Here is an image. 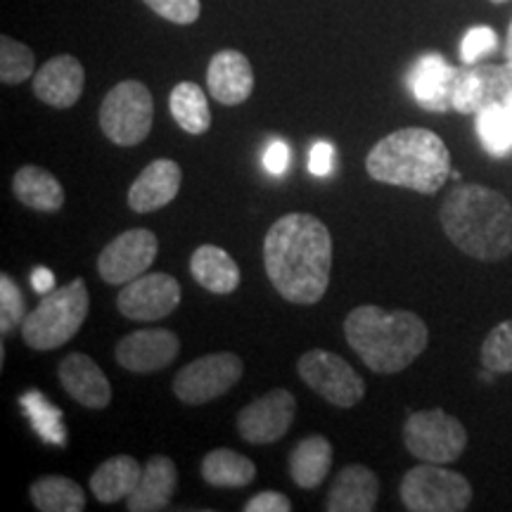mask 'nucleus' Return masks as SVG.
Wrapping results in <instances>:
<instances>
[{
  "instance_id": "f257e3e1",
  "label": "nucleus",
  "mask_w": 512,
  "mask_h": 512,
  "mask_svg": "<svg viewBox=\"0 0 512 512\" xmlns=\"http://www.w3.org/2000/svg\"><path fill=\"white\" fill-rule=\"evenodd\" d=\"M264 268L280 297L311 306L325 297L332 273V235L313 214L280 216L264 238Z\"/></svg>"
},
{
  "instance_id": "f03ea898",
  "label": "nucleus",
  "mask_w": 512,
  "mask_h": 512,
  "mask_svg": "<svg viewBox=\"0 0 512 512\" xmlns=\"http://www.w3.org/2000/svg\"><path fill=\"white\" fill-rule=\"evenodd\" d=\"M446 238L477 261H501L512 254V204L486 185H458L439 211Z\"/></svg>"
},
{
  "instance_id": "7ed1b4c3",
  "label": "nucleus",
  "mask_w": 512,
  "mask_h": 512,
  "mask_svg": "<svg viewBox=\"0 0 512 512\" xmlns=\"http://www.w3.org/2000/svg\"><path fill=\"white\" fill-rule=\"evenodd\" d=\"M344 337L377 375H396L406 370L430 344L425 320L413 311H387L380 306H356L344 320Z\"/></svg>"
},
{
  "instance_id": "20e7f679",
  "label": "nucleus",
  "mask_w": 512,
  "mask_h": 512,
  "mask_svg": "<svg viewBox=\"0 0 512 512\" xmlns=\"http://www.w3.org/2000/svg\"><path fill=\"white\" fill-rule=\"evenodd\" d=\"M366 171L377 183L434 195L451 176V152L430 128H399L377 140L366 157Z\"/></svg>"
},
{
  "instance_id": "39448f33",
  "label": "nucleus",
  "mask_w": 512,
  "mask_h": 512,
  "mask_svg": "<svg viewBox=\"0 0 512 512\" xmlns=\"http://www.w3.org/2000/svg\"><path fill=\"white\" fill-rule=\"evenodd\" d=\"M91 309L86 280L74 278L64 287L43 294L34 311L22 323V339L34 351H53L72 342L83 328Z\"/></svg>"
},
{
  "instance_id": "423d86ee",
  "label": "nucleus",
  "mask_w": 512,
  "mask_h": 512,
  "mask_svg": "<svg viewBox=\"0 0 512 512\" xmlns=\"http://www.w3.org/2000/svg\"><path fill=\"white\" fill-rule=\"evenodd\" d=\"M155 100L143 81H121L100 105V128L114 145L133 147L150 136Z\"/></svg>"
},
{
  "instance_id": "0eeeda50",
  "label": "nucleus",
  "mask_w": 512,
  "mask_h": 512,
  "mask_svg": "<svg viewBox=\"0 0 512 512\" xmlns=\"http://www.w3.org/2000/svg\"><path fill=\"white\" fill-rule=\"evenodd\" d=\"M399 494L411 512H463L472 503V484L456 470L425 463L403 475Z\"/></svg>"
},
{
  "instance_id": "6e6552de",
  "label": "nucleus",
  "mask_w": 512,
  "mask_h": 512,
  "mask_svg": "<svg viewBox=\"0 0 512 512\" xmlns=\"http://www.w3.org/2000/svg\"><path fill=\"white\" fill-rule=\"evenodd\" d=\"M403 444L422 463L448 465L463 456L467 446L465 425L441 408L408 415L403 425Z\"/></svg>"
},
{
  "instance_id": "1a4fd4ad",
  "label": "nucleus",
  "mask_w": 512,
  "mask_h": 512,
  "mask_svg": "<svg viewBox=\"0 0 512 512\" xmlns=\"http://www.w3.org/2000/svg\"><path fill=\"white\" fill-rule=\"evenodd\" d=\"M242 373H245V363L238 354L216 351V354L195 358L178 370L174 377V394L188 406H204L228 394L242 380Z\"/></svg>"
},
{
  "instance_id": "9d476101",
  "label": "nucleus",
  "mask_w": 512,
  "mask_h": 512,
  "mask_svg": "<svg viewBox=\"0 0 512 512\" xmlns=\"http://www.w3.org/2000/svg\"><path fill=\"white\" fill-rule=\"evenodd\" d=\"M297 373L313 392L337 408H354L366 396V380L332 351H306L297 361Z\"/></svg>"
},
{
  "instance_id": "9b49d317",
  "label": "nucleus",
  "mask_w": 512,
  "mask_h": 512,
  "mask_svg": "<svg viewBox=\"0 0 512 512\" xmlns=\"http://www.w3.org/2000/svg\"><path fill=\"white\" fill-rule=\"evenodd\" d=\"M159 240L152 230L131 228L114 238L98 256V273L107 285H126L155 264Z\"/></svg>"
},
{
  "instance_id": "f8f14e48",
  "label": "nucleus",
  "mask_w": 512,
  "mask_h": 512,
  "mask_svg": "<svg viewBox=\"0 0 512 512\" xmlns=\"http://www.w3.org/2000/svg\"><path fill=\"white\" fill-rule=\"evenodd\" d=\"M181 283L169 273H143L121 285L117 309L128 320L152 323L171 316L181 304Z\"/></svg>"
},
{
  "instance_id": "ddd939ff",
  "label": "nucleus",
  "mask_w": 512,
  "mask_h": 512,
  "mask_svg": "<svg viewBox=\"0 0 512 512\" xmlns=\"http://www.w3.org/2000/svg\"><path fill=\"white\" fill-rule=\"evenodd\" d=\"M512 98V60L505 64H465L458 69L453 110L458 114H477L479 110Z\"/></svg>"
},
{
  "instance_id": "4468645a",
  "label": "nucleus",
  "mask_w": 512,
  "mask_h": 512,
  "mask_svg": "<svg viewBox=\"0 0 512 512\" xmlns=\"http://www.w3.org/2000/svg\"><path fill=\"white\" fill-rule=\"evenodd\" d=\"M294 415H297V401L287 389H271L238 413L235 427L240 437L254 446L275 444L290 432Z\"/></svg>"
},
{
  "instance_id": "2eb2a0df",
  "label": "nucleus",
  "mask_w": 512,
  "mask_h": 512,
  "mask_svg": "<svg viewBox=\"0 0 512 512\" xmlns=\"http://www.w3.org/2000/svg\"><path fill=\"white\" fill-rule=\"evenodd\" d=\"M181 351V339L176 332L164 328H147L128 332L119 339L114 358L128 373L150 375L169 368Z\"/></svg>"
},
{
  "instance_id": "dca6fc26",
  "label": "nucleus",
  "mask_w": 512,
  "mask_h": 512,
  "mask_svg": "<svg viewBox=\"0 0 512 512\" xmlns=\"http://www.w3.org/2000/svg\"><path fill=\"white\" fill-rule=\"evenodd\" d=\"M458 69L448 64L444 55L427 53L413 62L408 69L406 83L415 102L427 112L453 110V91H456Z\"/></svg>"
},
{
  "instance_id": "f3484780",
  "label": "nucleus",
  "mask_w": 512,
  "mask_h": 512,
  "mask_svg": "<svg viewBox=\"0 0 512 512\" xmlns=\"http://www.w3.org/2000/svg\"><path fill=\"white\" fill-rule=\"evenodd\" d=\"M62 389L83 408L102 411L112 403V384L107 380L105 370L86 354H69L62 358L57 368Z\"/></svg>"
},
{
  "instance_id": "a211bd4d",
  "label": "nucleus",
  "mask_w": 512,
  "mask_h": 512,
  "mask_svg": "<svg viewBox=\"0 0 512 512\" xmlns=\"http://www.w3.org/2000/svg\"><path fill=\"white\" fill-rule=\"evenodd\" d=\"M183 171L174 159H155L140 171L136 181L128 188V207L136 214H152V211L166 207L176 200L181 192Z\"/></svg>"
},
{
  "instance_id": "6ab92c4d",
  "label": "nucleus",
  "mask_w": 512,
  "mask_h": 512,
  "mask_svg": "<svg viewBox=\"0 0 512 512\" xmlns=\"http://www.w3.org/2000/svg\"><path fill=\"white\" fill-rule=\"evenodd\" d=\"M86 72L74 55H57L34 74V95L55 110H69L79 102Z\"/></svg>"
},
{
  "instance_id": "aec40b11",
  "label": "nucleus",
  "mask_w": 512,
  "mask_h": 512,
  "mask_svg": "<svg viewBox=\"0 0 512 512\" xmlns=\"http://www.w3.org/2000/svg\"><path fill=\"white\" fill-rule=\"evenodd\" d=\"M207 88L211 98L226 107L242 105L254 91V69L240 50H219L209 60Z\"/></svg>"
},
{
  "instance_id": "412c9836",
  "label": "nucleus",
  "mask_w": 512,
  "mask_h": 512,
  "mask_svg": "<svg viewBox=\"0 0 512 512\" xmlns=\"http://www.w3.org/2000/svg\"><path fill=\"white\" fill-rule=\"evenodd\" d=\"M380 498V479L366 465H349L332 482L325 510L328 512H373Z\"/></svg>"
},
{
  "instance_id": "4be33fe9",
  "label": "nucleus",
  "mask_w": 512,
  "mask_h": 512,
  "mask_svg": "<svg viewBox=\"0 0 512 512\" xmlns=\"http://www.w3.org/2000/svg\"><path fill=\"white\" fill-rule=\"evenodd\" d=\"M178 470L169 456H152L143 465V477L126 498L128 512H157L169 508L176 494Z\"/></svg>"
},
{
  "instance_id": "5701e85b",
  "label": "nucleus",
  "mask_w": 512,
  "mask_h": 512,
  "mask_svg": "<svg viewBox=\"0 0 512 512\" xmlns=\"http://www.w3.org/2000/svg\"><path fill=\"white\" fill-rule=\"evenodd\" d=\"M190 273L195 283L211 294H233L242 280L233 256L216 245H202L192 252Z\"/></svg>"
},
{
  "instance_id": "b1692460",
  "label": "nucleus",
  "mask_w": 512,
  "mask_h": 512,
  "mask_svg": "<svg viewBox=\"0 0 512 512\" xmlns=\"http://www.w3.org/2000/svg\"><path fill=\"white\" fill-rule=\"evenodd\" d=\"M12 192L24 207L41 211V214H55L64 207L62 183L41 166H22L12 178Z\"/></svg>"
},
{
  "instance_id": "393cba45",
  "label": "nucleus",
  "mask_w": 512,
  "mask_h": 512,
  "mask_svg": "<svg viewBox=\"0 0 512 512\" xmlns=\"http://www.w3.org/2000/svg\"><path fill=\"white\" fill-rule=\"evenodd\" d=\"M140 477H143V465L133 456H114L98 465L91 475V491L100 503L112 505L124 501L133 494Z\"/></svg>"
},
{
  "instance_id": "a878e982",
  "label": "nucleus",
  "mask_w": 512,
  "mask_h": 512,
  "mask_svg": "<svg viewBox=\"0 0 512 512\" xmlns=\"http://www.w3.org/2000/svg\"><path fill=\"white\" fill-rule=\"evenodd\" d=\"M332 467V444L323 434H311L290 453V477L299 489H316L328 479Z\"/></svg>"
},
{
  "instance_id": "bb28decb",
  "label": "nucleus",
  "mask_w": 512,
  "mask_h": 512,
  "mask_svg": "<svg viewBox=\"0 0 512 512\" xmlns=\"http://www.w3.org/2000/svg\"><path fill=\"white\" fill-rule=\"evenodd\" d=\"M202 479L219 489H242L256 479V465L247 456L230 448L209 451L202 460Z\"/></svg>"
},
{
  "instance_id": "cd10ccee",
  "label": "nucleus",
  "mask_w": 512,
  "mask_h": 512,
  "mask_svg": "<svg viewBox=\"0 0 512 512\" xmlns=\"http://www.w3.org/2000/svg\"><path fill=\"white\" fill-rule=\"evenodd\" d=\"M171 117L190 136H204L211 128V110L207 95L197 83L181 81L176 83L169 95Z\"/></svg>"
},
{
  "instance_id": "c85d7f7f",
  "label": "nucleus",
  "mask_w": 512,
  "mask_h": 512,
  "mask_svg": "<svg viewBox=\"0 0 512 512\" xmlns=\"http://www.w3.org/2000/svg\"><path fill=\"white\" fill-rule=\"evenodd\" d=\"M31 503L41 512H83L86 510V494L81 484L62 475L38 477L29 489Z\"/></svg>"
},
{
  "instance_id": "c756f323",
  "label": "nucleus",
  "mask_w": 512,
  "mask_h": 512,
  "mask_svg": "<svg viewBox=\"0 0 512 512\" xmlns=\"http://www.w3.org/2000/svg\"><path fill=\"white\" fill-rule=\"evenodd\" d=\"M477 136L486 155L496 159L512 155V114L503 102L477 112Z\"/></svg>"
},
{
  "instance_id": "7c9ffc66",
  "label": "nucleus",
  "mask_w": 512,
  "mask_h": 512,
  "mask_svg": "<svg viewBox=\"0 0 512 512\" xmlns=\"http://www.w3.org/2000/svg\"><path fill=\"white\" fill-rule=\"evenodd\" d=\"M36 74L34 50L10 36H0V81L5 86H19Z\"/></svg>"
},
{
  "instance_id": "2f4dec72",
  "label": "nucleus",
  "mask_w": 512,
  "mask_h": 512,
  "mask_svg": "<svg viewBox=\"0 0 512 512\" xmlns=\"http://www.w3.org/2000/svg\"><path fill=\"white\" fill-rule=\"evenodd\" d=\"M22 406L29 418L34 420V427L41 432L43 439L55 446L67 444V430H64L62 413L57 411L53 403H48L38 392H29L22 396Z\"/></svg>"
},
{
  "instance_id": "473e14b6",
  "label": "nucleus",
  "mask_w": 512,
  "mask_h": 512,
  "mask_svg": "<svg viewBox=\"0 0 512 512\" xmlns=\"http://www.w3.org/2000/svg\"><path fill=\"white\" fill-rule=\"evenodd\" d=\"M482 366L489 373H512V320L498 323L482 344Z\"/></svg>"
},
{
  "instance_id": "72a5a7b5",
  "label": "nucleus",
  "mask_w": 512,
  "mask_h": 512,
  "mask_svg": "<svg viewBox=\"0 0 512 512\" xmlns=\"http://www.w3.org/2000/svg\"><path fill=\"white\" fill-rule=\"evenodd\" d=\"M27 309H24V294L8 273L0 275V335L10 337L22 328Z\"/></svg>"
},
{
  "instance_id": "f704fd0d",
  "label": "nucleus",
  "mask_w": 512,
  "mask_h": 512,
  "mask_svg": "<svg viewBox=\"0 0 512 512\" xmlns=\"http://www.w3.org/2000/svg\"><path fill=\"white\" fill-rule=\"evenodd\" d=\"M143 3L166 22L181 24V27L195 24L202 15L200 0H143Z\"/></svg>"
},
{
  "instance_id": "c9c22d12",
  "label": "nucleus",
  "mask_w": 512,
  "mask_h": 512,
  "mask_svg": "<svg viewBox=\"0 0 512 512\" xmlns=\"http://www.w3.org/2000/svg\"><path fill=\"white\" fill-rule=\"evenodd\" d=\"M498 48V34L491 27H472L460 41V60L463 64H477L482 57Z\"/></svg>"
},
{
  "instance_id": "e433bc0d",
  "label": "nucleus",
  "mask_w": 512,
  "mask_h": 512,
  "mask_svg": "<svg viewBox=\"0 0 512 512\" xmlns=\"http://www.w3.org/2000/svg\"><path fill=\"white\" fill-rule=\"evenodd\" d=\"M335 169V145L328 140H318L309 152V171L318 178H328Z\"/></svg>"
},
{
  "instance_id": "4c0bfd02",
  "label": "nucleus",
  "mask_w": 512,
  "mask_h": 512,
  "mask_svg": "<svg viewBox=\"0 0 512 512\" xmlns=\"http://www.w3.org/2000/svg\"><path fill=\"white\" fill-rule=\"evenodd\" d=\"M292 501L280 491H261L245 503V512H290Z\"/></svg>"
},
{
  "instance_id": "58836bf2",
  "label": "nucleus",
  "mask_w": 512,
  "mask_h": 512,
  "mask_svg": "<svg viewBox=\"0 0 512 512\" xmlns=\"http://www.w3.org/2000/svg\"><path fill=\"white\" fill-rule=\"evenodd\" d=\"M290 159H292V150L285 140H273L264 152V166L268 174L273 176H283L287 166H290Z\"/></svg>"
},
{
  "instance_id": "ea45409f",
  "label": "nucleus",
  "mask_w": 512,
  "mask_h": 512,
  "mask_svg": "<svg viewBox=\"0 0 512 512\" xmlns=\"http://www.w3.org/2000/svg\"><path fill=\"white\" fill-rule=\"evenodd\" d=\"M31 287L38 294H48L55 290V278L53 273L48 271V268H34V273H31Z\"/></svg>"
},
{
  "instance_id": "a19ab883",
  "label": "nucleus",
  "mask_w": 512,
  "mask_h": 512,
  "mask_svg": "<svg viewBox=\"0 0 512 512\" xmlns=\"http://www.w3.org/2000/svg\"><path fill=\"white\" fill-rule=\"evenodd\" d=\"M505 60H512V22L508 29V38H505Z\"/></svg>"
},
{
  "instance_id": "79ce46f5",
  "label": "nucleus",
  "mask_w": 512,
  "mask_h": 512,
  "mask_svg": "<svg viewBox=\"0 0 512 512\" xmlns=\"http://www.w3.org/2000/svg\"><path fill=\"white\" fill-rule=\"evenodd\" d=\"M491 3H494V5H503V3H508V0H491Z\"/></svg>"
},
{
  "instance_id": "37998d69",
  "label": "nucleus",
  "mask_w": 512,
  "mask_h": 512,
  "mask_svg": "<svg viewBox=\"0 0 512 512\" xmlns=\"http://www.w3.org/2000/svg\"><path fill=\"white\" fill-rule=\"evenodd\" d=\"M505 107H508V110H510V114H512V98H510L508 102H505Z\"/></svg>"
}]
</instances>
